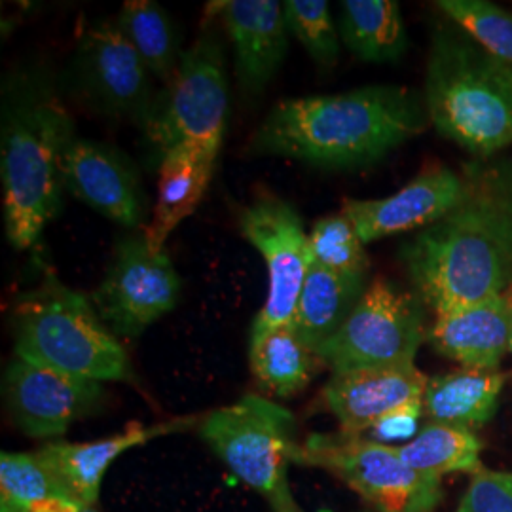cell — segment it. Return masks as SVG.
Masks as SVG:
<instances>
[{
    "mask_svg": "<svg viewBox=\"0 0 512 512\" xmlns=\"http://www.w3.org/2000/svg\"><path fill=\"white\" fill-rule=\"evenodd\" d=\"M461 194V173L431 162L397 194L382 200H346L342 213L366 245L435 224L456 207Z\"/></svg>",
    "mask_w": 512,
    "mask_h": 512,
    "instance_id": "obj_15",
    "label": "cell"
},
{
    "mask_svg": "<svg viewBox=\"0 0 512 512\" xmlns=\"http://www.w3.org/2000/svg\"><path fill=\"white\" fill-rule=\"evenodd\" d=\"M6 406L19 431L33 439L65 435L76 421L99 410L101 382L16 357L4 372Z\"/></svg>",
    "mask_w": 512,
    "mask_h": 512,
    "instance_id": "obj_13",
    "label": "cell"
},
{
    "mask_svg": "<svg viewBox=\"0 0 512 512\" xmlns=\"http://www.w3.org/2000/svg\"><path fill=\"white\" fill-rule=\"evenodd\" d=\"M16 357L95 382H133L128 351L92 300L48 274L14 310Z\"/></svg>",
    "mask_w": 512,
    "mask_h": 512,
    "instance_id": "obj_5",
    "label": "cell"
},
{
    "mask_svg": "<svg viewBox=\"0 0 512 512\" xmlns=\"http://www.w3.org/2000/svg\"><path fill=\"white\" fill-rule=\"evenodd\" d=\"M196 421V416L175 418L156 425H143L133 421L124 431L107 439L93 442H48L38 448L37 452L63 480V484L69 488V492L80 505L93 507L99 501L105 473L124 452L158 437L183 433Z\"/></svg>",
    "mask_w": 512,
    "mask_h": 512,
    "instance_id": "obj_18",
    "label": "cell"
},
{
    "mask_svg": "<svg viewBox=\"0 0 512 512\" xmlns=\"http://www.w3.org/2000/svg\"><path fill=\"white\" fill-rule=\"evenodd\" d=\"M427 124L420 93L403 86H366L279 101L256 129L249 150L319 167H361L382 160Z\"/></svg>",
    "mask_w": 512,
    "mask_h": 512,
    "instance_id": "obj_2",
    "label": "cell"
},
{
    "mask_svg": "<svg viewBox=\"0 0 512 512\" xmlns=\"http://www.w3.org/2000/svg\"><path fill=\"white\" fill-rule=\"evenodd\" d=\"M461 177L456 207L414 232L399 253L414 291L435 313L499 296L512 283V160L476 158Z\"/></svg>",
    "mask_w": 512,
    "mask_h": 512,
    "instance_id": "obj_1",
    "label": "cell"
},
{
    "mask_svg": "<svg viewBox=\"0 0 512 512\" xmlns=\"http://www.w3.org/2000/svg\"><path fill=\"white\" fill-rule=\"evenodd\" d=\"M311 264L338 274L366 275L365 243L344 213L317 220L310 234Z\"/></svg>",
    "mask_w": 512,
    "mask_h": 512,
    "instance_id": "obj_29",
    "label": "cell"
},
{
    "mask_svg": "<svg viewBox=\"0 0 512 512\" xmlns=\"http://www.w3.org/2000/svg\"><path fill=\"white\" fill-rule=\"evenodd\" d=\"M458 512H512V473L480 471L473 476Z\"/></svg>",
    "mask_w": 512,
    "mask_h": 512,
    "instance_id": "obj_31",
    "label": "cell"
},
{
    "mask_svg": "<svg viewBox=\"0 0 512 512\" xmlns=\"http://www.w3.org/2000/svg\"><path fill=\"white\" fill-rule=\"evenodd\" d=\"M429 378L412 365L334 372L323 389L330 412L349 435H363L403 404L423 401Z\"/></svg>",
    "mask_w": 512,
    "mask_h": 512,
    "instance_id": "obj_16",
    "label": "cell"
},
{
    "mask_svg": "<svg viewBox=\"0 0 512 512\" xmlns=\"http://www.w3.org/2000/svg\"><path fill=\"white\" fill-rule=\"evenodd\" d=\"M338 33L351 54L370 63L397 61L408 46L401 8L395 0H344Z\"/></svg>",
    "mask_w": 512,
    "mask_h": 512,
    "instance_id": "obj_23",
    "label": "cell"
},
{
    "mask_svg": "<svg viewBox=\"0 0 512 512\" xmlns=\"http://www.w3.org/2000/svg\"><path fill=\"white\" fill-rule=\"evenodd\" d=\"M181 277L165 251L150 249L145 236L124 238L92 302L116 336L137 338L179 304Z\"/></svg>",
    "mask_w": 512,
    "mask_h": 512,
    "instance_id": "obj_10",
    "label": "cell"
},
{
    "mask_svg": "<svg viewBox=\"0 0 512 512\" xmlns=\"http://www.w3.org/2000/svg\"><path fill=\"white\" fill-rule=\"evenodd\" d=\"M73 76L92 107L147 128L156 107L152 74L116 23L99 21L80 37Z\"/></svg>",
    "mask_w": 512,
    "mask_h": 512,
    "instance_id": "obj_12",
    "label": "cell"
},
{
    "mask_svg": "<svg viewBox=\"0 0 512 512\" xmlns=\"http://www.w3.org/2000/svg\"><path fill=\"white\" fill-rule=\"evenodd\" d=\"M268 501H270V505H272L275 512H304L302 507L294 501L289 482H285Z\"/></svg>",
    "mask_w": 512,
    "mask_h": 512,
    "instance_id": "obj_33",
    "label": "cell"
},
{
    "mask_svg": "<svg viewBox=\"0 0 512 512\" xmlns=\"http://www.w3.org/2000/svg\"><path fill=\"white\" fill-rule=\"evenodd\" d=\"M511 310L505 294L435 313L427 344L463 368L495 370L511 351Z\"/></svg>",
    "mask_w": 512,
    "mask_h": 512,
    "instance_id": "obj_19",
    "label": "cell"
},
{
    "mask_svg": "<svg viewBox=\"0 0 512 512\" xmlns=\"http://www.w3.org/2000/svg\"><path fill=\"white\" fill-rule=\"evenodd\" d=\"M200 435L243 484L266 499L289 482V465L300 450L293 412L260 395L209 412Z\"/></svg>",
    "mask_w": 512,
    "mask_h": 512,
    "instance_id": "obj_7",
    "label": "cell"
},
{
    "mask_svg": "<svg viewBox=\"0 0 512 512\" xmlns=\"http://www.w3.org/2000/svg\"><path fill=\"white\" fill-rule=\"evenodd\" d=\"M222 23L234 48V67L245 95L262 92L289 52V29L277 0H230L220 4Z\"/></svg>",
    "mask_w": 512,
    "mask_h": 512,
    "instance_id": "obj_17",
    "label": "cell"
},
{
    "mask_svg": "<svg viewBox=\"0 0 512 512\" xmlns=\"http://www.w3.org/2000/svg\"><path fill=\"white\" fill-rule=\"evenodd\" d=\"M116 25L150 74L169 88L179 73L184 52L177 27L164 8L152 0H129L124 2Z\"/></svg>",
    "mask_w": 512,
    "mask_h": 512,
    "instance_id": "obj_25",
    "label": "cell"
},
{
    "mask_svg": "<svg viewBox=\"0 0 512 512\" xmlns=\"http://www.w3.org/2000/svg\"><path fill=\"white\" fill-rule=\"evenodd\" d=\"M423 99L440 135L476 158L512 143V67L454 21L431 37Z\"/></svg>",
    "mask_w": 512,
    "mask_h": 512,
    "instance_id": "obj_4",
    "label": "cell"
},
{
    "mask_svg": "<svg viewBox=\"0 0 512 512\" xmlns=\"http://www.w3.org/2000/svg\"><path fill=\"white\" fill-rule=\"evenodd\" d=\"M425 302L389 279H376L317 357L334 372L412 365L427 340Z\"/></svg>",
    "mask_w": 512,
    "mask_h": 512,
    "instance_id": "obj_8",
    "label": "cell"
},
{
    "mask_svg": "<svg viewBox=\"0 0 512 512\" xmlns=\"http://www.w3.org/2000/svg\"><path fill=\"white\" fill-rule=\"evenodd\" d=\"M0 118L6 239L27 251L61 209V162L76 131L54 86L38 73H19L4 84Z\"/></svg>",
    "mask_w": 512,
    "mask_h": 512,
    "instance_id": "obj_3",
    "label": "cell"
},
{
    "mask_svg": "<svg viewBox=\"0 0 512 512\" xmlns=\"http://www.w3.org/2000/svg\"><path fill=\"white\" fill-rule=\"evenodd\" d=\"M366 289V275L338 274L311 264L294 313V332L317 355L344 327Z\"/></svg>",
    "mask_w": 512,
    "mask_h": 512,
    "instance_id": "obj_21",
    "label": "cell"
},
{
    "mask_svg": "<svg viewBox=\"0 0 512 512\" xmlns=\"http://www.w3.org/2000/svg\"><path fill=\"white\" fill-rule=\"evenodd\" d=\"M346 482L378 512H433L442 501V478L406 465L397 446L349 433H313L296 456Z\"/></svg>",
    "mask_w": 512,
    "mask_h": 512,
    "instance_id": "obj_6",
    "label": "cell"
},
{
    "mask_svg": "<svg viewBox=\"0 0 512 512\" xmlns=\"http://www.w3.org/2000/svg\"><path fill=\"white\" fill-rule=\"evenodd\" d=\"M505 298H507V302H509V310H511V323H512V283L509 285V289L505 291ZM511 351H512V340H511Z\"/></svg>",
    "mask_w": 512,
    "mask_h": 512,
    "instance_id": "obj_34",
    "label": "cell"
},
{
    "mask_svg": "<svg viewBox=\"0 0 512 512\" xmlns=\"http://www.w3.org/2000/svg\"><path fill=\"white\" fill-rule=\"evenodd\" d=\"M440 12L512 67V12L488 0H439Z\"/></svg>",
    "mask_w": 512,
    "mask_h": 512,
    "instance_id": "obj_28",
    "label": "cell"
},
{
    "mask_svg": "<svg viewBox=\"0 0 512 512\" xmlns=\"http://www.w3.org/2000/svg\"><path fill=\"white\" fill-rule=\"evenodd\" d=\"M82 512H97V511H95V509H93V507H84V509H82Z\"/></svg>",
    "mask_w": 512,
    "mask_h": 512,
    "instance_id": "obj_35",
    "label": "cell"
},
{
    "mask_svg": "<svg viewBox=\"0 0 512 512\" xmlns=\"http://www.w3.org/2000/svg\"><path fill=\"white\" fill-rule=\"evenodd\" d=\"M215 167L217 156L194 145H179L165 152L160 164L158 202L143 234L150 249L164 251L173 230L198 209Z\"/></svg>",
    "mask_w": 512,
    "mask_h": 512,
    "instance_id": "obj_20",
    "label": "cell"
},
{
    "mask_svg": "<svg viewBox=\"0 0 512 512\" xmlns=\"http://www.w3.org/2000/svg\"><path fill=\"white\" fill-rule=\"evenodd\" d=\"M48 499L76 501L63 480L38 452H2L0 511L21 509Z\"/></svg>",
    "mask_w": 512,
    "mask_h": 512,
    "instance_id": "obj_27",
    "label": "cell"
},
{
    "mask_svg": "<svg viewBox=\"0 0 512 512\" xmlns=\"http://www.w3.org/2000/svg\"><path fill=\"white\" fill-rule=\"evenodd\" d=\"M399 456L412 469L425 475L448 473L478 475L482 467V442L471 429L429 421L418 435L403 446H397Z\"/></svg>",
    "mask_w": 512,
    "mask_h": 512,
    "instance_id": "obj_26",
    "label": "cell"
},
{
    "mask_svg": "<svg viewBox=\"0 0 512 512\" xmlns=\"http://www.w3.org/2000/svg\"><path fill=\"white\" fill-rule=\"evenodd\" d=\"M289 35H293L310 54L311 59L330 69L340 55L338 25L330 16L325 0H287L283 2Z\"/></svg>",
    "mask_w": 512,
    "mask_h": 512,
    "instance_id": "obj_30",
    "label": "cell"
},
{
    "mask_svg": "<svg viewBox=\"0 0 512 512\" xmlns=\"http://www.w3.org/2000/svg\"><path fill=\"white\" fill-rule=\"evenodd\" d=\"M239 232L262 255L268 268V298L256 315L251 336L293 325L306 275L310 236L291 203L264 196L241 211Z\"/></svg>",
    "mask_w": 512,
    "mask_h": 512,
    "instance_id": "obj_11",
    "label": "cell"
},
{
    "mask_svg": "<svg viewBox=\"0 0 512 512\" xmlns=\"http://www.w3.org/2000/svg\"><path fill=\"white\" fill-rule=\"evenodd\" d=\"M61 173L65 190L105 219L137 228L147 217L139 173L118 148L76 135L65 148Z\"/></svg>",
    "mask_w": 512,
    "mask_h": 512,
    "instance_id": "obj_14",
    "label": "cell"
},
{
    "mask_svg": "<svg viewBox=\"0 0 512 512\" xmlns=\"http://www.w3.org/2000/svg\"><path fill=\"white\" fill-rule=\"evenodd\" d=\"M228 118V80L219 38L203 33L186 50L179 73L165 88L148 120V141L164 156L179 145H194L219 156Z\"/></svg>",
    "mask_w": 512,
    "mask_h": 512,
    "instance_id": "obj_9",
    "label": "cell"
},
{
    "mask_svg": "<svg viewBox=\"0 0 512 512\" xmlns=\"http://www.w3.org/2000/svg\"><path fill=\"white\" fill-rule=\"evenodd\" d=\"M505 374L497 370L459 368L429 378L423 414L431 421L475 431L492 420L499 406Z\"/></svg>",
    "mask_w": 512,
    "mask_h": 512,
    "instance_id": "obj_22",
    "label": "cell"
},
{
    "mask_svg": "<svg viewBox=\"0 0 512 512\" xmlns=\"http://www.w3.org/2000/svg\"><path fill=\"white\" fill-rule=\"evenodd\" d=\"M423 414V401L403 404L378 421L370 433L372 440L387 444L389 440L414 439L418 435V421Z\"/></svg>",
    "mask_w": 512,
    "mask_h": 512,
    "instance_id": "obj_32",
    "label": "cell"
},
{
    "mask_svg": "<svg viewBox=\"0 0 512 512\" xmlns=\"http://www.w3.org/2000/svg\"><path fill=\"white\" fill-rule=\"evenodd\" d=\"M251 368L262 389L289 399L315 376L321 359L294 332L293 325L251 336Z\"/></svg>",
    "mask_w": 512,
    "mask_h": 512,
    "instance_id": "obj_24",
    "label": "cell"
}]
</instances>
